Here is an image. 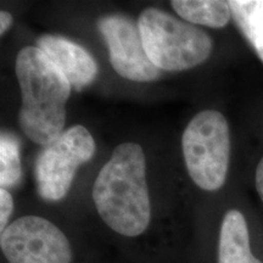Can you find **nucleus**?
I'll list each match as a JSON object with an SVG mask.
<instances>
[{"label":"nucleus","mask_w":263,"mask_h":263,"mask_svg":"<svg viewBox=\"0 0 263 263\" xmlns=\"http://www.w3.org/2000/svg\"><path fill=\"white\" fill-rule=\"evenodd\" d=\"M99 216L118 234L138 236L145 232L151 218L146 162L141 146L123 143L99 172L93 186Z\"/></svg>","instance_id":"nucleus-1"},{"label":"nucleus","mask_w":263,"mask_h":263,"mask_svg":"<svg viewBox=\"0 0 263 263\" xmlns=\"http://www.w3.org/2000/svg\"><path fill=\"white\" fill-rule=\"evenodd\" d=\"M15 68L22 95V130L34 143L48 145L64 133L70 82L38 47L21 49Z\"/></svg>","instance_id":"nucleus-2"},{"label":"nucleus","mask_w":263,"mask_h":263,"mask_svg":"<svg viewBox=\"0 0 263 263\" xmlns=\"http://www.w3.org/2000/svg\"><path fill=\"white\" fill-rule=\"evenodd\" d=\"M138 26L146 55L160 70H189L211 55L212 41L206 32L156 8L144 10Z\"/></svg>","instance_id":"nucleus-3"},{"label":"nucleus","mask_w":263,"mask_h":263,"mask_svg":"<svg viewBox=\"0 0 263 263\" xmlns=\"http://www.w3.org/2000/svg\"><path fill=\"white\" fill-rule=\"evenodd\" d=\"M182 147L194 183L207 192L222 188L230 157V134L226 117L216 110L195 115L184 130Z\"/></svg>","instance_id":"nucleus-4"},{"label":"nucleus","mask_w":263,"mask_h":263,"mask_svg":"<svg viewBox=\"0 0 263 263\" xmlns=\"http://www.w3.org/2000/svg\"><path fill=\"white\" fill-rule=\"evenodd\" d=\"M95 154V141L87 128L77 124L43 147L35 161L38 193L48 201L64 199L77 168Z\"/></svg>","instance_id":"nucleus-5"},{"label":"nucleus","mask_w":263,"mask_h":263,"mask_svg":"<svg viewBox=\"0 0 263 263\" xmlns=\"http://www.w3.org/2000/svg\"><path fill=\"white\" fill-rule=\"evenodd\" d=\"M9 263H71L67 236L54 223L38 216L20 217L0 235Z\"/></svg>","instance_id":"nucleus-6"},{"label":"nucleus","mask_w":263,"mask_h":263,"mask_svg":"<svg viewBox=\"0 0 263 263\" xmlns=\"http://www.w3.org/2000/svg\"><path fill=\"white\" fill-rule=\"evenodd\" d=\"M99 31L106 42L110 62L123 78L134 82H151L160 76L144 49L139 26L123 15H107L99 20Z\"/></svg>","instance_id":"nucleus-7"},{"label":"nucleus","mask_w":263,"mask_h":263,"mask_svg":"<svg viewBox=\"0 0 263 263\" xmlns=\"http://www.w3.org/2000/svg\"><path fill=\"white\" fill-rule=\"evenodd\" d=\"M37 47L58 66L76 89H83L97 77V62L81 45L60 35L45 34L38 39Z\"/></svg>","instance_id":"nucleus-8"},{"label":"nucleus","mask_w":263,"mask_h":263,"mask_svg":"<svg viewBox=\"0 0 263 263\" xmlns=\"http://www.w3.org/2000/svg\"><path fill=\"white\" fill-rule=\"evenodd\" d=\"M218 263H263L251 252L248 223L238 210H229L223 217L218 240Z\"/></svg>","instance_id":"nucleus-9"},{"label":"nucleus","mask_w":263,"mask_h":263,"mask_svg":"<svg viewBox=\"0 0 263 263\" xmlns=\"http://www.w3.org/2000/svg\"><path fill=\"white\" fill-rule=\"evenodd\" d=\"M171 4L185 21L212 28L224 27L232 16L229 3L221 0H173Z\"/></svg>","instance_id":"nucleus-10"},{"label":"nucleus","mask_w":263,"mask_h":263,"mask_svg":"<svg viewBox=\"0 0 263 263\" xmlns=\"http://www.w3.org/2000/svg\"><path fill=\"white\" fill-rule=\"evenodd\" d=\"M232 16L263 62V0H232Z\"/></svg>","instance_id":"nucleus-11"},{"label":"nucleus","mask_w":263,"mask_h":263,"mask_svg":"<svg viewBox=\"0 0 263 263\" xmlns=\"http://www.w3.org/2000/svg\"><path fill=\"white\" fill-rule=\"evenodd\" d=\"M22 168L20 160L18 140L3 132L0 137V184L2 188L14 186L21 180Z\"/></svg>","instance_id":"nucleus-12"},{"label":"nucleus","mask_w":263,"mask_h":263,"mask_svg":"<svg viewBox=\"0 0 263 263\" xmlns=\"http://www.w3.org/2000/svg\"><path fill=\"white\" fill-rule=\"evenodd\" d=\"M14 210V200H12L11 194L8 190L2 188L0 189V230H4L9 224L10 216L12 215Z\"/></svg>","instance_id":"nucleus-13"},{"label":"nucleus","mask_w":263,"mask_h":263,"mask_svg":"<svg viewBox=\"0 0 263 263\" xmlns=\"http://www.w3.org/2000/svg\"><path fill=\"white\" fill-rule=\"evenodd\" d=\"M256 188H257L258 195L263 202V157L258 162L257 170H256Z\"/></svg>","instance_id":"nucleus-14"},{"label":"nucleus","mask_w":263,"mask_h":263,"mask_svg":"<svg viewBox=\"0 0 263 263\" xmlns=\"http://www.w3.org/2000/svg\"><path fill=\"white\" fill-rule=\"evenodd\" d=\"M12 24V16L8 11L0 12V33L4 34Z\"/></svg>","instance_id":"nucleus-15"}]
</instances>
